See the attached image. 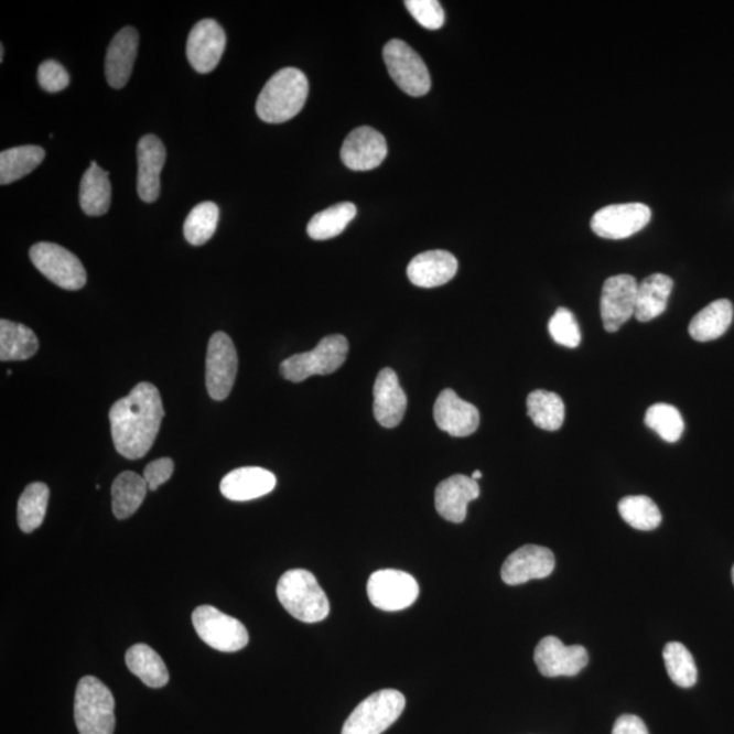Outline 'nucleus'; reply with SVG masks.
<instances>
[{"mask_svg": "<svg viewBox=\"0 0 734 734\" xmlns=\"http://www.w3.org/2000/svg\"><path fill=\"white\" fill-rule=\"evenodd\" d=\"M39 339L29 326L2 320L0 322V359L26 360L39 352Z\"/></svg>", "mask_w": 734, "mask_h": 734, "instance_id": "obj_29", "label": "nucleus"}, {"mask_svg": "<svg viewBox=\"0 0 734 734\" xmlns=\"http://www.w3.org/2000/svg\"><path fill=\"white\" fill-rule=\"evenodd\" d=\"M384 62L390 77L408 96L428 95L431 78L427 64L410 45L399 39L390 40L384 46Z\"/></svg>", "mask_w": 734, "mask_h": 734, "instance_id": "obj_8", "label": "nucleus"}, {"mask_svg": "<svg viewBox=\"0 0 734 734\" xmlns=\"http://www.w3.org/2000/svg\"><path fill=\"white\" fill-rule=\"evenodd\" d=\"M406 8L419 25L430 29V31L444 26V9L436 0H407Z\"/></svg>", "mask_w": 734, "mask_h": 734, "instance_id": "obj_40", "label": "nucleus"}, {"mask_svg": "<svg viewBox=\"0 0 734 734\" xmlns=\"http://www.w3.org/2000/svg\"><path fill=\"white\" fill-rule=\"evenodd\" d=\"M436 427L452 436L474 434L481 423L479 410L474 404L460 399L453 389H445L434 404Z\"/></svg>", "mask_w": 734, "mask_h": 734, "instance_id": "obj_18", "label": "nucleus"}, {"mask_svg": "<svg viewBox=\"0 0 734 734\" xmlns=\"http://www.w3.org/2000/svg\"><path fill=\"white\" fill-rule=\"evenodd\" d=\"M651 209L644 203L612 204L593 215L594 235L607 240H625L648 226Z\"/></svg>", "mask_w": 734, "mask_h": 734, "instance_id": "obj_12", "label": "nucleus"}, {"mask_svg": "<svg viewBox=\"0 0 734 734\" xmlns=\"http://www.w3.org/2000/svg\"><path fill=\"white\" fill-rule=\"evenodd\" d=\"M219 220V208L213 202L197 204L186 217L184 223L185 240L195 247L209 241L217 230Z\"/></svg>", "mask_w": 734, "mask_h": 734, "instance_id": "obj_36", "label": "nucleus"}, {"mask_svg": "<svg viewBox=\"0 0 734 734\" xmlns=\"http://www.w3.org/2000/svg\"><path fill=\"white\" fill-rule=\"evenodd\" d=\"M128 669L150 689H162L169 681V672L159 652L144 644L133 645L126 655Z\"/></svg>", "mask_w": 734, "mask_h": 734, "instance_id": "obj_28", "label": "nucleus"}, {"mask_svg": "<svg viewBox=\"0 0 734 734\" xmlns=\"http://www.w3.org/2000/svg\"><path fill=\"white\" fill-rule=\"evenodd\" d=\"M347 354L348 342L345 336H326L312 352L284 359L281 375L291 382H302L312 376L332 375L346 363Z\"/></svg>", "mask_w": 734, "mask_h": 734, "instance_id": "obj_5", "label": "nucleus"}, {"mask_svg": "<svg viewBox=\"0 0 734 734\" xmlns=\"http://www.w3.org/2000/svg\"><path fill=\"white\" fill-rule=\"evenodd\" d=\"M139 34L132 26L122 28L109 44L105 57V74L108 84L121 89L130 80L138 55Z\"/></svg>", "mask_w": 734, "mask_h": 734, "instance_id": "obj_23", "label": "nucleus"}, {"mask_svg": "<svg viewBox=\"0 0 734 734\" xmlns=\"http://www.w3.org/2000/svg\"><path fill=\"white\" fill-rule=\"evenodd\" d=\"M481 487L471 476L453 475L435 489V509L446 521L460 523L467 517L469 503L479 498Z\"/></svg>", "mask_w": 734, "mask_h": 734, "instance_id": "obj_19", "label": "nucleus"}, {"mask_svg": "<svg viewBox=\"0 0 734 734\" xmlns=\"http://www.w3.org/2000/svg\"><path fill=\"white\" fill-rule=\"evenodd\" d=\"M112 201V186L109 173L91 161L90 168L80 180L79 204L89 217H101L108 213Z\"/></svg>", "mask_w": 734, "mask_h": 734, "instance_id": "obj_25", "label": "nucleus"}, {"mask_svg": "<svg viewBox=\"0 0 734 734\" xmlns=\"http://www.w3.org/2000/svg\"><path fill=\"white\" fill-rule=\"evenodd\" d=\"M163 415L165 411L159 388L150 382L138 384L109 411L116 451L130 460L144 457L160 433Z\"/></svg>", "mask_w": 734, "mask_h": 734, "instance_id": "obj_1", "label": "nucleus"}, {"mask_svg": "<svg viewBox=\"0 0 734 734\" xmlns=\"http://www.w3.org/2000/svg\"><path fill=\"white\" fill-rule=\"evenodd\" d=\"M638 282L632 276H615L605 281L600 301L604 330L616 332L635 314Z\"/></svg>", "mask_w": 734, "mask_h": 734, "instance_id": "obj_13", "label": "nucleus"}, {"mask_svg": "<svg viewBox=\"0 0 734 734\" xmlns=\"http://www.w3.org/2000/svg\"><path fill=\"white\" fill-rule=\"evenodd\" d=\"M550 335L558 345L575 348L581 343V331L574 314L566 307H559L549 323Z\"/></svg>", "mask_w": 734, "mask_h": 734, "instance_id": "obj_39", "label": "nucleus"}, {"mask_svg": "<svg viewBox=\"0 0 734 734\" xmlns=\"http://www.w3.org/2000/svg\"><path fill=\"white\" fill-rule=\"evenodd\" d=\"M471 477H472V479H474V481L477 482V481H479L481 477H482V472H481V471H475L474 474H472Z\"/></svg>", "mask_w": 734, "mask_h": 734, "instance_id": "obj_44", "label": "nucleus"}, {"mask_svg": "<svg viewBox=\"0 0 734 734\" xmlns=\"http://www.w3.org/2000/svg\"><path fill=\"white\" fill-rule=\"evenodd\" d=\"M673 281L663 273H652L638 284L637 307L634 316L640 323H648L666 312Z\"/></svg>", "mask_w": 734, "mask_h": 734, "instance_id": "obj_26", "label": "nucleus"}, {"mask_svg": "<svg viewBox=\"0 0 734 734\" xmlns=\"http://www.w3.org/2000/svg\"><path fill=\"white\" fill-rule=\"evenodd\" d=\"M79 734H114L115 698L102 681L93 676L79 680L74 702Z\"/></svg>", "mask_w": 734, "mask_h": 734, "instance_id": "obj_4", "label": "nucleus"}, {"mask_svg": "<svg viewBox=\"0 0 734 734\" xmlns=\"http://www.w3.org/2000/svg\"><path fill=\"white\" fill-rule=\"evenodd\" d=\"M238 357L235 343L225 332H215L209 339L206 358V387L209 398L223 401L235 386Z\"/></svg>", "mask_w": 734, "mask_h": 734, "instance_id": "obj_11", "label": "nucleus"}, {"mask_svg": "<svg viewBox=\"0 0 734 734\" xmlns=\"http://www.w3.org/2000/svg\"><path fill=\"white\" fill-rule=\"evenodd\" d=\"M555 569V557L546 547L528 544L510 553L506 559L500 576L510 586L526 584L532 580H543Z\"/></svg>", "mask_w": 734, "mask_h": 734, "instance_id": "obj_16", "label": "nucleus"}, {"mask_svg": "<svg viewBox=\"0 0 734 734\" xmlns=\"http://www.w3.org/2000/svg\"><path fill=\"white\" fill-rule=\"evenodd\" d=\"M309 93L306 75L299 68H283L267 82L256 102L259 118L281 125L295 118L304 108Z\"/></svg>", "mask_w": 734, "mask_h": 734, "instance_id": "obj_2", "label": "nucleus"}, {"mask_svg": "<svg viewBox=\"0 0 734 734\" xmlns=\"http://www.w3.org/2000/svg\"><path fill=\"white\" fill-rule=\"evenodd\" d=\"M34 267L52 283L64 290H80L86 284V271L80 260L61 245L39 242L31 248Z\"/></svg>", "mask_w": 734, "mask_h": 734, "instance_id": "obj_9", "label": "nucleus"}, {"mask_svg": "<svg viewBox=\"0 0 734 734\" xmlns=\"http://www.w3.org/2000/svg\"><path fill=\"white\" fill-rule=\"evenodd\" d=\"M277 486L272 472L260 467H244L231 471L220 482V493L236 503L258 499L270 494Z\"/></svg>", "mask_w": 734, "mask_h": 734, "instance_id": "obj_24", "label": "nucleus"}, {"mask_svg": "<svg viewBox=\"0 0 734 734\" xmlns=\"http://www.w3.org/2000/svg\"><path fill=\"white\" fill-rule=\"evenodd\" d=\"M663 661H666L669 678L676 686L690 689V687L697 684L698 669L695 660L683 644L669 643L663 649Z\"/></svg>", "mask_w": 734, "mask_h": 734, "instance_id": "obj_37", "label": "nucleus"}, {"mask_svg": "<svg viewBox=\"0 0 734 734\" xmlns=\"http://www.w3.org/2000/svg\"><path fill=\"white\" fill-rule=\"evenodd\" d=\"M646 427L656 431L663 441L678 442L683 435L684 421L678 408L666 404L657 403L651 406L645 415Z\"/></svg>", "mask_w": 734, "mask_h": 734, "instance_id": "obj_38", "label": "nucleus"}, {"mask_svg": "<svg viewBox=\"0 0 734 734\" xmlns=\"http://www.w3.org/2000/svg\"><path fill=\"white\" fill-rule=\"evenodd\" d=\"M733 305L730 300H716L703 307L691 320L689 331L693 341L712 342L725 334L732 324Z\"/></svg>", "mask_w": 734, "mask_h": 734, "instance_id": "obj_27", "label": "nucleus"}, {"mask_svg": "<svg viewBox=\"0 0 734 734\" xmlns=\"http://www.w3.org/2000/svg\"><path fill=\"white\" fill-rule=\"evenodd\" d=\"M612 734H649V731L639 716L625 714L616 720Z\"/></svg>", "mask_w": 734, "mask_h": 734, "instance_id": "obj_43", "label": "nucleus"}, {"mask_svg": "<svg viewBox=\"0 0 734 734\" xmlns=\"http://www.w3.org/2000/svg\"><path fill=\"white\" fill-rule=\"evenodd\" d=\"M148 483L136 472H122L112 485V510L116 518L126 520L136 512L148 494Z\"/></svg>", "mask_w": 734, "mask_h": 734, "instance_id": "obj_30", "label": "nucleus"}, {"mask_svg": "<svg viewBox=\"0 0 734 734\" xmlns=\"http://www.w3.org/2000/svg\"><path fill=\"white\" fill-rule=\"evenodd\" d=\"M407 395L400 387L395 370L382 369L375 382V417L382 428L393 429L403 421L407 410Z\"/></svg>", "mask_w": 734, "mask_h": 734, "instance_id": "obj_21", "label": "nucleus"}, {"mask_svg": "<svg viewBox=\"0 0 734 734\" xmlns=\"http://www.w3.org/2000/svg\"><path fill=\"white\" fill-rule=\"evenodd\" d=\"M50 503V488L44 483H32L19 500V526L22 532L32 533L43 523Z\"/></svg>", "mask_w": 734, "mask_h": 734, "instance_id": "obj_34", "label": "nucleus"}, {"mask_svg": "<svg viewBox=\"0 0 734 734\" xmlns=\"http://www.w3.org/2000/svg\"><path fill=\"white\" fill-rule=\"evenodd\" d=\"M406 698L398 690L371 693L349 714L342 734H381L404 712Z\"/></svg>", "mask_w": 734, "mask_h": 734, "instance_id": "obj_6", "label": "nucleus"}, {"mask_svg": "<svg viewBox=\"0 0 734 734\" xmlns=\"http://www.w3.org/2000/svg\"><path fill=\"white\" fill-rule=\"evenodd\" d=\"M367 594L370 603L378 609L403 611L417 602L419 584L406 571L384 569L370 575Z\"/></svg>", "mask_w": 734, "mask_h": 734, "instance_id": "obj_10", "label": "nucleus"}, {"mask_svg": "<svg viewBox=\"0 0 734 734\" xmlns=\"http://www.w3.org/2000/svg\"><path fill=\"white\" fill-rule=\"evenodd\" d=\"M277 594L284 609L301 622L319 623L330 615V600L311 571H285L278 582Z\"/></svg>", "mask_w": 734, "mask_h": 734, "instance_id": "obj_3", "label": "nucleus"}, {"mask_svg": "<svg viewBox=\"0 0 734 734\" xmlns=\"http://www.w3.org/2000/svg\"><path fill=\"white\" fill-rule=\"evenodd\" d=\"M39 84L45 91L60 93L69 85L67 69L55 61H45L40 64L37 73Z\"/></svg>", "mask_w": 734, "mask_h": 734, "instance_id": "obj_41", "label": "nucleus"}, {"mask_svg": "<svg viewBox=\"0 0 734 734\" xmlns=\"http://www.w3.org/2000/svg\"><path fill=\"white\" fill-rule=\"evenodd\" d=\"M732 581H733V584H734V566L732 569Z\"/></svg>", "mask_w": 734, "mask_h": 734, "instance_id": "obj_46", "label": "nucleus"}, {"mask_svg": "<svg viewBox=\"0 0 734 734\" xmlns=\"http://www.w3.org/2000/svg\"><path fill=\"white\" fill-rule=\"evenodd\" d=\"M535 662L546 678H559L579 674L590 662V656L584 646H566L557 637H546L535 650Z\"/></svg>", "mask_w": 734, "mask_h": 734, "instance_id": "obj_14", "label": "nucleus"}, {"mask_svg": "<svg viewBox=\"0 0 734 734\" xmlns=\"http://www.w3.org/2000/svg\"><path fill=\"white\" fill-rule=\"evenodd\" d=\"M192 623L203 643L215 650L238 651L249 643V635L242 623L212 605L197 607L192 614Z\"/></svg>", "mask_w": 734, "mask_h": 734, "instance_id": "obj_7", "label": "nucleus"}, {"mask_svg": "<svg viewBox=\"0 0 734 734\" xmlns=\"http://www.w3.org/2000/svg\"><path fill=\"white\" fill-rule=\"evenodd\" d=\"M388 154L382 133L371 127H359L346 138L341 151L342 161L352 171H371L381 165Z\"/></svg>", "mask_w": 734, "mask_h": 734, "instance_id": "obj_17", "label": "nucleus"}, {"mask_svg": "<svg viewBox=\"0 0 734 734\" xmlns=\"http://www.w3.org/2000/svg\"><path fill=\"white\" fill-rule=\"evenodd\" d=\"M174 471V463L172 458L162 457L151 462L148 467L144 468L143 477L145 483H148L149 489L155 492L156 488L171 479Z\"/></svg>", "mask_w": 734, "mask_h": 734, "instance_id": "obj_42", "label": "nucleus"}, {"mask_svg": "<svg viewBox=\"0 0 734 734\" xmlns=\"http://www.w3.org/2000/svg\"><path fill=\"white\" fill-rule=\"evenodd\" d=\"M457 259L446 250H429L408 265L407 276L418 288L433 289L451 282L457 273Z\"/></svg>", "mask_w": 734, "mask_h": 734, "instance_id": "obj_22", "label": "nucleus"}, {"mask_svg": "<svg viewBox=\"0 0 734 734\" xmlns=\"http://www.w3.org/2000/svg\"><path fill=\"white\" fill-rule=\"evenodd\" d=\"M355 217H357L355 204L349 202L335 204L314 215L311 223L307 224V235L313 240H330L345 231Z\"/></svg>", "mask_w": 734, "mask_h": 734, "instance_id": "obj_32", "label": "nucleus"}, {"mask_svg": "<svg viewBox=\"0 0 734 734\" xmlns=\"http://www.w3.org/2000/svg\"><path fill=\"white\" fill-rule=\"evenodd\" d=\"M619 515L628 526L638 530H652L660 527L662 516L655 500L645 495H630L617 505Z\"/></svg>", "mask_w": 734, "mask_h": 734, "instance_id": "obj_35", "label": "nucleus"}, {"mask_svg": "<svg viewBox=\"0 0 734 734\" xmlns=\"http://www.w3.org/2000/svg\"><path fill=\"white\" fill-rule=\"evenodd\" d=\"M4 60V46L0 45V62H3Z\"/></svg>", "mask_w": 734, "mask_h": 734, "instance_id": "obj_45", "label": "nucleus"}, {"mask_svg": "<svg viewBox=\"0 0 734 734\" xmlns=\"http://www.w3.org/2000/svg\"><path fill=\"white\" fill-rule=\"evenodd\" d=\"M528 415L539 429L557 431L564 422V403L561 396L549 390H533L527 399Z\"/></svg>", "mask_w": 734, "mask_h": 734, "instance_id": "obj_33", "label": "nucleus"}, {"mask_svg": "<svg viewBox=\"0 0 734 734\" xmlns=\"http://www.w3.org/2000/svg\"><path fill=\"white\" fill-rule=\"evenodd\" d=\"M45 159V151L40 145H19L0 153V184L19 182L32 173Z\"/></svg>", "mask_w": 734, "mask_h": 734, "instance_id": "obj_31", "label": "nucleus"}, {"mask_svg": "<svg viewBox=\"0 0 734 734\" xmlns=\"http://www.w3.org/2000/svg\"><path fill=\"white\" fill-rule=\"evenodd\" d=\"M166 161V149L155 136H144L138 143V194L145 203L160 197L161 172Z\"/></svg>", "mask_w": 734, "mask_h": 734, "instance_id": "obj_20", "label": "nucleus"}, {"mask_svg": "<svg viewBox=\"0 0 734 734\" xmlns=\"http://www.w3.org/2000/svg\"><path fill=\"white\" fill-rule=\"evenodd\" d=\"M226 46L224 28L214 20L197 22L186 43V56L197 73L208 74L217 68Z\"/></svg>", "mask_w": 734, "mask_h": 734, "instance_id": "obj_15", "label": "nucleus"}]
</instances>
